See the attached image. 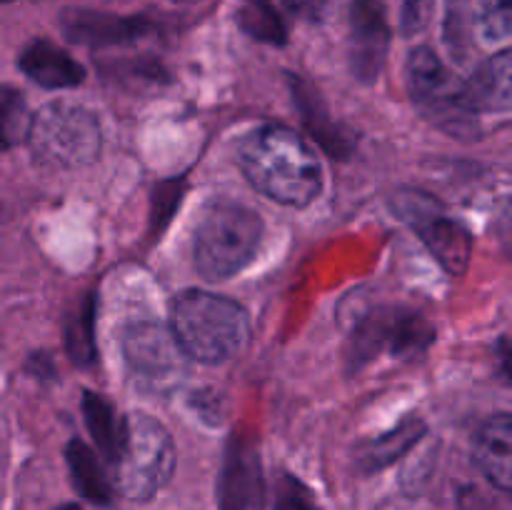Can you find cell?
<instances>
[{"label": "cell", "instance_id": "obj_12", "mask_svg": "<svg viewBox=\"0 0 512 510\" xmlns=\"http://www.w3.org/2000/svg\"><path fill=\"white\" fill-rule=\"evenodd\" d=\"M63 30L68 40L85 48H108L125 45L143 38L150 23L143 18H123V15L95 13V10H68L63 15Z\"/></svg>", "mask_w": 512, "mask_h": 510}, {"label": "cell", "instance_id": "obj_4", "mask_svg": "<svg viewBox=\"0 0 512 510\" xmlns=\"http://www.w3.org/2000/svg\"><path fill=\"white\" fill-rule=\"evenodd\" d=\"M110 465L115 490L130 500H150L173 478V438L153 415L130 413L123 420V440Z\"/></svg>", "mask_w": 512, "mask_h": 510}, {"label": "cell", "instance_id": "obj_17", "mask_svg": "<svg viewBox=\"0 0 512 510\" xmlns=\"http://www.w3.org/2000/svg\"><path fill=\"white\" fill-rule=\"evenodd\" d=\"M425 433H428V425H425L420 418H415V415L400 420L393 430L383 433L380 438L370 440V443L360 450L358 453L360 468L368 470V473L388 468L390 463H395V460L403 458L405 453H410V450L423 440Z\"/></svg>", "mask_w": 512, "mask_h": 510}, {"label": "cell", "instance_id": "obj_26", "mask_svg": "<svg viewBox=\"0 0 512 510\" xmlns=\"http://www.w3.org/2000/svg\"><path fill=\"white\" fill-rule=\"evenodd\" d=\"M435 0H405L403 13H400V30L403 35H418L423 33L433 18Z\"/></svg>", "mask_w": 512, "mask_h": 510}, {"label": "cell", "instance_id": "obj_29", "mask_svg": "<svg viewBox=\"0 0 512 510\" xmlns=\"http://www.w3.org/2000/svg\"><path fill=\"white\" fill-rule=\"evenodd\" d=\"M178 3H190V0H178Z\"/></svg>", "mask_w": 512, "mask_h": 510}, {"label": "cell", "instance_id": "obj_16", "mask_svg": "<svg viewBox=\"0 0 512 510\" xmlns=\"http://www.w3.org/2000/svg\"><path fill=\"white\" fill-rule=\"evenodd\" d=\"M290 88H293L295 105H298V110L303 113V120L305 125H308L310 135H313L330 155L345 158V155L350 153V148H353V140H350V135L345 133L335 120L328 118V110H325L323 100L318 98L315 88H310V85H305L303 80L298 78L290 80Z\"/></svg>", "mask_w": 512, "mask_h": 510}, {"label": "cell", "instance_id": "obj_18", "mask_svg": "<svg viewBox=\"0 0 512 510\" xmlns=\"http://www.w3.org/2000/svg\"><path fill=\"white\" fill-rule=\"evenodd\" d=\"M65 460H68L73 485L78 488V493L83 495V498H88L90 503L95 505L113 503V480L108 478V473H105V468L100 465L98 455L93 453L90 445L73 438L68 443V448H65Z\"/></svg>", "mask_w": 512, "mask_h": 510}, {"label": "cell", "instance_id": "obj_20", "mask_svg": "<svg viewBox=\"0 0 512 510\" xmlns=\"http://www.w3.org/2000/svg\"><path fill=\"white\" fill-rule=\"evenodd\" d=\"M235 18H238L240 30L253 40L268 45L288 43V28L270 0H240Z\"/></svg>", "mask_w": 512, "mask_h": 510}, {"label": "cell", "instance_id": "obj_14", "mask_svg": "<svg viewBox=\"0 0 512 510\" xmlns=\"http://www.w3.org/2000/svg\"><path fill=\"white\" fill-rule=\"evenodd\" d=\"M20 70L48 90L75 88L85 80L83 65L48 40H33L20 53Z\"/></svg>", "mask_w": 512, "mask_h": 510}, {"label": "cell", "instance_id": "obj_24", "mask_svg": "<svg viewBox=\"0 0 512 510\" xmlns=\"http://www.w3.org/2000/svg\"><path fill=\"white\" fill-rule=\"evenodd\" d=\"M273 510H320L313 490L295 475H283L275 485Z\"/></svg>", "mask_w": 512, "mask_h": 510}, {"label": "cell", "instance_id": "obj_8", "mask_svg": "<svg viewBox=\"0 0 512 510\" xmlns=\"http://www.w3.org/2000/svg\"><path fill=\"white\" fill-rule=\"evenodd\" d=\"M435 343V328L415 310L388 308L370 313L353 330V368L388 350L395 358H420Z\"/></svg>", "mask_w": 512, "mask_h": 510}, {"label": "cell", "instance_id": "obj_3", "mask_svg": "<svg viewBox=\"0 0 512 510\" xmlns=\"http://www.w3.org/2000/svg\"><path fill=\"white\" fill-rule=\"evenodd\" d=\"M263 240V220L248 205L220 198L205 205L193 238L195 268L205 280L235 278L255 258Z\"/></svg>", "mask_w": 512, "mask_h": 510}, {"label": "cell", "instance_id": "obj_23", "mask_svg": "<svg viewBox=\"0 0 512 510\" xmlns=\"http://www.w3.org/2000/svg\"><path fill=\"white\" fill-rule=\"evenodd\" d=\"M478 30L485 43H505L512 30V0H478Z\"/></svg>", "mask_w": 512, "mask_h": 510}, {"label": "cell", "instance_id": "obj_10", "mask_svg": "<svg viewBox=\"0 0 512 510\" xmlns=\"http://www.w3.org/2000/svg\"><path fill=\"white\" fill-rule=\"evenodd\" d=\"M220 510H265V475L250 435L230 438L220 473Z\"/></svg>", "mask_w": 512, "mask_h": 510}, {"label": "cell", "instance_id": "obj_1", "mask_svg": "<svg viewBox=\"0 0 512 510\" xmlns=\"http://www.w3.org/2000/svg\"><path fill=\"white\" fill-rule=\"evenodd\" d=\"M238 163L258 193L290 208H305L323 190L315 150L285 125H263L240 140Z\"/></svg>", "mask_w": 512, "mask_h": 510}, {"label": "cell", "instance_id": "obj_9", "mask_svg": "<svg viewBox=\"0 0 512 510\" xmlns=\"http://www.w3.org/2000/svg\"><path fill=\"white\" fill-rule=\"evenodd\" d=\"M123 355L135 383L148 390L173 388L185 373V353L173 333L153 320H140L125 330Z\"/></svg>", "mask_w": 512, "mask_h": 510}, {"label": "cell", "instance_id": "obj_22", "mask_svg": "<svg viewBox=\"0 0 512 510\" xmlns=\"http://www.w3.org/2000/svg\"><path fill=\"white\" fill-rule=\"evenodd\" d=\"M93 325H95V298H88L78 308V313L70 315L68 333H65V345H68L70 358L78 365L93 363L95 358V338H93Z\"/></svg>", "mask_w": 512, "mask_h": 510}, {"label": "cell", "instance_id": "obj_7", "mask_svg": "<svg viewBox=\"0 0 512 510\" xmlns=\"http://www.w3.org/2000/svg\"><path fill=\"white\" fill-rule=\"evenodd\" d=\"M393 208L410 228L418 230L433 258L450 275H463L473 255V235L458 220L448 218L430 195L403 190L393 198Z\"/></svg>", "mask_w": 512, "mask_h": 510}, {"label": "cell", "instance_id": "obj_28", "mask_svg": "<svg viewBox=\"0 0 512 510\" xmlns=\"http://www.w3.org/2000/svg\"><path fill=\"white\" fill-rule=\"evenodd\" d=\"M58 510H80V505H75V503H65V505H60Z\"/></svg>", "mask_w": 512, "mask_h": 510}, {"label": "cell", "instance_id": "obj_19", "mask_svg": "<svg viewBox=\"0 0 512 510\" xmlns=\"http://www.w3.org/2000/svg\"><path fill=\"white\" fill-rule=\"evenodd\" d=\"M83 418L85 428L93 435V443L100 453L113 463L115 455L120 450V440H123V420H118L115 408L98 393L85 390L83 395Z\"/></svg>", "mask_w": 512, "mask_h": 510}, {"label": "cell", "instance_id": "obj_21", "mask_svg": "<svg viewBox=\"0 0 512 510\" xmlns=\"http://www.w3.org/2000/svg\"><path fill=\"white\" fill-rule=\"evenodd\" d=\"M30 113L23 93L10 85H0V148H13V145L28 140Z\"/></svg>", "mask_w": 512, "mask_h": 510}, {"label": "cell", "instance_id": "obj_5", "mask_svg": "<svg viewBox=\"0 0 512 510\" xmlns=\"http://www.w3.org/2000/svg\"><path fill=\"white\" fill-rule=\"evenodd\" d=\"M28 143L40 163L60 170L85 168L103 148V130L93 110L83 105L48 103L33 115Z\"/></svg>", "mask_w": 512, "mask_h": 510}, {"label": "cell", "instance_id": "obj_13", "mask_svg": "<svg viewBox=\"0 0 512 510\" xmlns=\"http://www.w3.org/2000/svg\"><path fill=\"white\" fill-rule=\"evenodd\" d=\"M473 458L480 473L490 480L498 490L508 493L512 488V415H493L473 445Z\"/></svg>", "mask_w": 512, "mask_h": 510}, {"label": "cell", "instance_id": "obj_6", "mask_svg": "<svg viewBox=\"0 0 512 510\" xmlns=\"http://www.w3.org/2000/svg\"><path fill=\"white\" fill-rule=\"evenodd\" d=\"M408 85L410 98L430 123L458 138L478 135V110L470 103L468 88L428 45L410 53Z\"/></svg>", "mask_w": 512, "mask_h": 510}, {"label": "cell", "instance_id": "obj_27", "mask_svg": "<svg viewBox=\"0 0 512 510\" xmlns=\"http://www.w3.org/2000/svg\"><path fill=\"white\" fill-rule=\"evenodd\" d=\"M285 3H288V8L293 10L298 18L315 20V23H318L325 15V10H328V0H285Z\"/></svg>", "mask_w": 512, "mask_h": 510}, {"label": "cell", "instance_id": "obj_11", "mask_svg": "<svg viewBox=\"0 0 512 510\" xmlns=\"http://www.w3.org/2000/svg\"><path fill=\"white\" fill-rule=\"evenodd\" d=\"M390 25L383 0H353L350 5V65L360 83H375L385 65Z\"/></svg>", "mask_w": 512, "mask_h": 510}, {"label": "cell", "instance_id": "obj_2", "mask_svg": "<svg viewBox=\"0 0 512 510\" xmlns=\"http://www.w3.org/2000/svg\"><path fill=\"white\" fill-rule=\"evenodd\" d=\"M170 333L185 358L205 365L233 360L248 345L250 323L243 305L225 295L185 290L170 305Z\"/></svg>", "mask_w": 512, "mask_h": 510}, {"label": "cell", "instance_id": "obj_25", "mask_svg": "<svg viewBox=\"0 0 512 510\" xmlns=\"http://www.w3.org/2000/svg\"><path fill=\"white\" fill-rule=\"evenodd\" d=\"M180 198H183V183L180 180H168V183L158 185V190L153 195V218H150L153 220L155 233H160L168 225L175 208H178Z\"/></svg>", "mask_w": 512, "mask_h": 510}, {"label": "cell", "instance_id": "obj_15", "mask_svg": "<svg viewBox=\"0 0 512 510\" xmlns=\"http://www.w3.org/2000/svg\"><path fill=\"white\" fill-rule=\"evenodd\" d=\"M468 98L478 113H508L512 105V55L510 50H500L498 55L485 60L475 70L473 80L465 83Z\"/></svg>", "mask_w": 512, "mask_h": 510}]
</instances>
